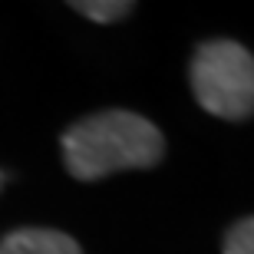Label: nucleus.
<instances>
[{
    "instance_id": "1",
    "label": "nucleus",
    "mask_w": 254,
    "mask_h": 254,
    "mask_svg": "<svg viewBox=\"0 0 254 254\" xmlns=\"http://www.w3.org/2000/svg\"><path fill=\"white\" fill-rule=\"evenodd\" d=\"M165 152L162 132L139 113L109 109L69 126L63 135V162L79 182H96L123 169L155 165Z\"/></svg>"
},
{
    "instance_id": "2",
    "label": "nucleus",
    "mask_w": 254,
    "mask_h": 254,
    "mask_svg": "<svg viewBox=\"0 0 254 254\" xmlns=\"http://www.w3.org/2000/svg\"><path fill=\"white\" fill-rule=\"evenodd\" d=\"M191 89L201 109L221 119L254 113V57L235 40H211L191 60Z\"/></svg>"
},
{
    "instance_id": "3",
    "label": "nucleus",
    "mask_w": 254,
    "mask_h": 254,
    "mask_svg": "<svg viewBox=\"0 0 254 254\" xmlns=\"http://www.w3.org/2000/svg\"><path fill=\"white\" fill-rule=\"evenodd\" d=\"M0 254H83V248L63 231L20 228L0 241Z\"/></svg>"
},
{
    "instance_id": "4",
    "label": "nucleus",
    "mask_w": 254,
    "mask_h": 254,
    "mask_svg": "<svg viewBox=\"0 0 254 254\" xmlns=\"http://www.w3.org/2000/svg\"><path fill=\"white\" fill-rule=\"evenodd\" d=\"M73 7L96 23H113V20H123L129 13L132 3L129 0H76Z\"/></svg>"
},
{
    "instance_id": "5",
    "label": "nucleus",
    "mask_w": 254,
    "mask_h": 254,
    "mask_svg": "<svg viewBox=\"0 0 254 254\" xmlns=\"http://www.w3.org/2000/svg\"><path fill=\"white\" fill-rule=\"evenodd\" d=\"M225 254H254V218H241L225 235Z\"/></svg>"
},
{
    "instance_id": "6",
    "label": "nucleus",
    "mask_w": 254,
    "mask_h": 254,
    "mask_svg": "<svg viewBox=\"0 0 254 254\" xmlns=\"http://www.w3.org/2000/svg\"><path fill=\"white\" fill-rule=\"evenodd\" d=\"M0 185H3V172H0Z\"/></svg>"
}]
</instances>
